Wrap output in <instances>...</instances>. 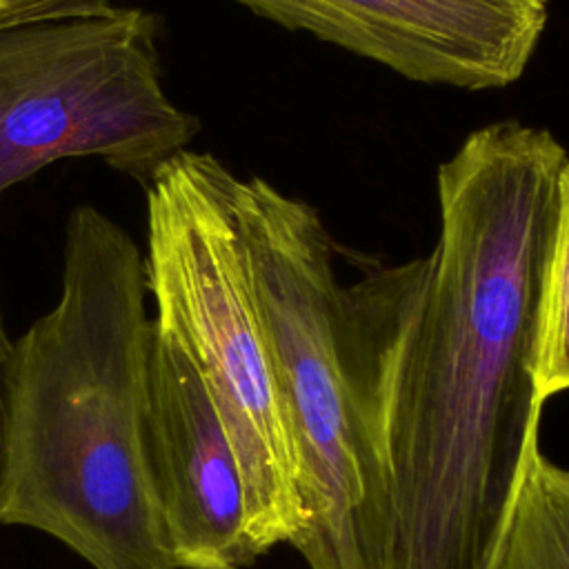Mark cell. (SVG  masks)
<instances>
[{"label":"cell","instance_id":"3957f363","mask_svg":"<svg viewBox=\"0 0 569 569\" xmlns=\"http://www.w3.org/2000/svg\"><path fill=\"white\" fill-rule=\"evenodd\" d=\"M238 178L184 151L147 191V291L153 325L200 371L236 449L260 553L305 527L298 458L276 367L249 287L236 211Z\"/></svg>","mask_w":569,"mask_h":569},{"label":"cell","instance_id":"30bf717a","mask_svg":"<svg viewBox=\"0 0 569 569\" xmlns=\"http://www.w3.org/2000/svg\"><path fill=\"white\" fill-rule=\"evenodd\" d=\"M13 349V340H9L4 322H2V311H0V442H2V382H4V369L9 362Z\"/></svg>","mask_w":569,"mask_h":569},{"label":"cell","instance_id":"7a4b0ae2","mask_svg":"<svg viewBox=\"0 0 569 569\" xmlns=\"http://www.w3.org/2000/svg\"><path fill=\"white\" fill-rule=\"evenodd\" d=\"M147 293L133 238L78 204L58 302L4 369L0 525L42 531L93 569H176L147 465Z\"/></svg>","mask_w":569,"mask_h":569},{"label":"cell","instance_id":"ba28073f","mask_svg":"<svg viewBox=\"0 0 569 569\" xmlns=\"http://www.w3.org/2000/svg\"><path fill=\"white\" fill-rule=\"evenodd\" d=\"M491 569H569V469L531 442Z\"/></svg>","mask_w":569,"mask_h":569},{"label":"cell","instance_id":"8992f818","mask_svg":"<svg viewBox=\"0 0 569 569\" xmlns=\"http://www.w3.org/2000/svg\"><path fill=\"white\" fill-rule=\"evenodd\" d=\"M289 31L422 84L505 89L522 78L551 0H236Z\"/></svg>","mask_w":569,"mask_h":569},{"label":"cell","instance_id":"9c48e42d","mask_svg":"<svg viewBox=\"0 0 569 569\" xmlns=\"http://www.w3.org/2000/svg\"><path fill=\"white\" fill-rule=\"evenodd\" d=\"M536 389L542 405L569 391V162L558 178L556 220L542 276Z\"/></svg>","mask_w":569,"mask_h":569},{"label":"cell","instance_id":"5b68a950","mask_svg":"<svg viewBox=\"0 0 569 569\" xmlns=\"http://www.w3.org/2000/svg\"><path fill=\"white\" fill-rule=\"evenodd\" d=\"M198 131L162 87L153 13L113 7L0 31V196L84 156L147 189Z\"/></svg>","mask_w":569,"mask_h":569},{"label":"cell","instance_id":"52a82bcc","mask_svg":"<svg viewBox=\"0 0 569 569\" xmlns=\"http://www.w3.org/2000/svg\"><path fill=\"white\" fill-rule=\"evenodd\" d=\"M147 465L176 569H242L262 553L251 536L244 476L218 407L187 351L153 325Z\"/></svg>","mask_w":569,"mask_h":569},{"label":"cell","instance_id":"277c9868","mask_svg":"<svg viewBox=\"0 0 569 569\" xmlns=\"http://www.w3.org/2000/svg\"><path fill=\"white\" fill-rule=\"evenodd\" d=\"M247 276L298 458L309 569H367L365 476L340 358L342 287L318 211L264 178H238Z\"/></svg>","mask_w":569,"mask_h":569},{"label":"cell","instance_id":"6da1fadb","mask_svg":"<svg viewBox=\"0 0 569 569\" xmlns=\"http://www.w3.org/2000/svg\"><path fill=\"white\" fill-rule=\"evenodd\" d=\"M569 153L505 118L438 167L429 256L342 287L367 569H491L538 438V316Z\"/></svg>","mask_w":569,"mask_h":569}]
</instances>
